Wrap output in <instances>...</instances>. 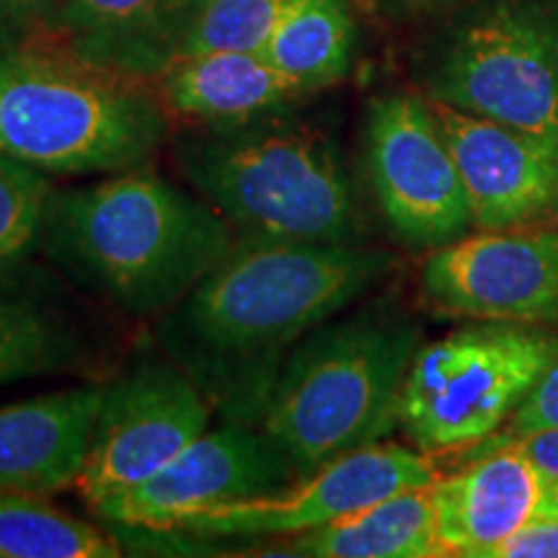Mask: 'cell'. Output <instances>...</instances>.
<instances>
[{
  "label": "cell",
  "instance_id": "obj_18",
  "mask_svg": "<svg viewBox=\"0 0 558 558\" xmlns=\"http://www.w3.org/2000/svg\"><path fill=\"white\" fill-rule=\"evenodd\" d=\"M298 90L262 52H205L179 58L160 75V99L197 124H233L277 114Z\"/></svg>",
  "mask_w": 558,
  "mask_h": 558
},
{
  "label": "cell",
  "instance_id": "obj_7",
  "mask_svg": "<svg viewBox=\"0 0 558 558\" xmlns=\"http://www.w3.org/2000/svg\"><path fill=\"white\" fill-rule=\"evenodd\" d=\"M558 360V331L478 320L416 349L399 424L424 452L463 450L499 432Z\"/></svg>",
  "mask_w": 558,
  "mask_h": 558
},
{
  "label": "cell",
  "instance_id": "obj_20",
  "mask_svg": "<svg viewBox=\"0 0 558 558\" xmlns=\"http://www.w3.org/2000/svg\"><path fill=\"white\" fill-rule=\"evenodd\" d=\"M354 39L357 26L347 0H288L262 54L303 96L344 78Z\"/></svg>",
  "mask_w": 558,
  "mask_h": 558
},
{
  "label": "cell",
  "instance_id": "obj_19",
  "mask_svg": "<svg viewBox=\"0 0 558 558\" xmlns=\"http://www.w3.org/2000/svg\"><path fill=\"white\" fill-rule=\"evenodd\" d=\"M432 484L407 488L369 507L354 509L324 527L279 538L277 554L305 558L442 556Z\"/></svg>",
  "mask_w": 558,
  "mask_h": 558
},
{
  "label": "cell",
  "instance_id": "obj_16",
  "mask_svg": "<svg viewBox=\"0 0 558 558\" xmlns=\"http://www.w3.org/2000/svg\"><path fill=\"white\" fill-rule=\"evenodd\" d=\"M101 396L81 386L0 407V492L52 497L75 486Z\"/></svg>",
  "mask_w": 558,
  "mask_h": 558
},
{
  "label": "cell",
  "instance_id": "obj_17",
  "mask_svg": "<svg viewBox=\"0 0 558 558\" xmlns=\"http://www.w3.org/2000/svg\"><path fill=\"white\" fill-rule=\"evenodd\" d=\"M90 352L86 324L50 271L29 259L0 269V386L73 373Z\"/></svg>",
  "mask_w": 558,
  "mask_h": 558
},
{
  "label": "cell",
  "instance_id": "obj_24",
  "mask_svg": "<svg viewBox=\"0 0 558 558\" xmlns=\"http://www.w3.org/2000/svg\"><path fill=\"white\" fill-rule=\"evenodd\" d=\"M68 0H0V50L60 47Z\"/></svg>",
  "mask_w": 558,
  "mask_h": 558
},
{
  "label": "cell",
  "instance_id": "obj_11",
  "mask_svg": "<svg viewBox=\"0 0 558 558\" xmlns=\"http://www.w3.org/2000/svg\"><path fill=\"white\" fill-rule=\"evenodd\" d=\"M435 478L429 452L373 442L329 460L277 492L192 514L171 533L197 538H290Z\"/></svg>",
  "mask_w": 558,
  "mask_h": 558
},
{
  "label": "cell",
  "instance_id": "obj_22",
  "mask_svg": "<svg viewBox=\"0 0 558 558\" xmlns=\"http://www.w3.org/2000/svg\"><path fill=\"white\" fill-rule=\"evenodd\" d=\"M50 177L0 153V269L32 259L39 251Z\"/></svg>",
  "mask_w": 558,
  "mask_h": 558
},
{
  "label": "cell",
  "instance_id": "obj_1",
  "mask_svg": "<svg viewBox=\"0 0 558 558\" xmlns=\"http://www.w3.org/2000/svg\"><path fill=\"white\" fill-rule=\"evenodd\" d=\"M390 267L362 243L239 235L190 295L156 318L153 339L197 383L222 422L262 427L284 360Z\"/></svg>",
  "mask_w": 558,
  "mask_h": 558
},
{
  "label": "cell",
  "instance_id": "obj_28",
  "mask_svg": "<svg viewBox=\"0 0 558 558\" xmlns=\"http://www.w3.org/2000/svg\"><path fill=\"white\" fill-rule=\"evenodd\" d=\"M463 3V0H383V5L396 13H429L450 5Z\"/></svg>",
  "mask_w": 558,
  "mask_h": 558
},
{
  "label": "cell",
  "instance_id": "obj_29",
  "mask_svg": "<svg viewBox=\"0 0 558 558\" xmlns=\"http://www.w3.org/2000/svg\"><path fill=\"white\" fill-rule=\"evenodd\" d=\"M538 518L558 520V478L546 481V486H543V497H541V505H538Z\"/></svg>",
  "mask_w": 558,
  "mask_h": 558
},
{
  "label": "cell",
  "instance_id": "obj_12",
  "mask_svg": "<svg viewBox=\"0 0 558 558\" xmlns=\"http://www.w3.org/2000/svg\"><path fill=\"white\" fill-rule=\"evenodd\" d=\"M295 478L290 458L262 427L222 422L218 429L202 432L143 484L101 501L94 512L124 530L171 533L192 514L262 497Z\"/></svg>",
  "mask_w": 558,
  "mask_h": 558
},
{
  "label": "cell",
  "instance_id": "obj_9",
  "mask_svg": "<svg viewBox=\"0 0 558 558\" xmlns=\"http://www.w3.org/2000/svg\"><path fill=\"white\" fill-rule=\"evenodd\" d=\"M365 148L375 202L399 241L435 251L471 233L463 181L429 99L414 94L375 99Z\"/></svg>",
  "mask_w": 558,
  "mask_h": 558
},
{
  "label": "cell",
  "instance_id": "obj_4",
  "mask_svg": "<svg viewBox=\"0 0 558 558\" xmlns=\"http://www.w3.org/2000/svg\"><path fill=\"white\" fill-rule=\"evenodd\" d=\"M166 135L169 114L143 81L52 47L0 50V153L45 177L140 169Z\"/></svg>",
  "mask_w": 558,
  "mask_h": 558
},
{
  "label": "cell",
  "instance_id": "obj_13",
  "mask_svg": "<svg viewBox=\"0 0 558 558\" xmlns=\"http://www.w3.org/2000/svg\"><path fill=\"white\" fill-rule=\"evenodd\" d=\"M456 160L476 230L558 220V148L507 124L429 101Z\"/></svg>",
  "mask_w": 558,
  "mask_h": 558
},
{
  "label": "cell",
  "instance_id": "obj_15",
  "mask_svg": "<svg viewBox=\"0 0 558 558\" xmlns=\"http://www.w3.org/2000/svg\"><path fill=\"white\" fill-rule=\"evenodd\" d=\"M205 0H68L58 50L132 81L179 60Z\"/></svg>",
  "mask_w": 558,
  "mask_h": 558
},
{
  "label": "cell",
  "instance_id": "obj_3",
  "mask_svg": "<svg viewBox=\"0 0 558 558\" xmlns=\"http://www.w3.org/2000/svg\"><path fill=\"white\" fill-rule=\"evenodd\" d=\"M277 114L199 124L177 140L173 163L239 235L362 243L357 194L337 145Z\"/></svg>",
  "mask_w": 558,
  "mask_h": 558
},
{
  "label": "cell",
  "instance_id": "obj_6",
  "mask_svg": "<svg viewBox=\"0 0 558 558\" xmlns=\"http://www.w3.org/2000/svg\"><path fill=\"white\" fill-rule=\"evenodd\" d=\"M422 83L429 101L558 148V0H478L442 32Z\"/></svg>",
  "mask_w": 558,
  "mask_h": 558
},
{
  "label": "cell",
  "instance_id": "obj_23",
  "mask_svg": "<svg viewBox=\"0 0 558 558\" xmlns=\"http://www.w3.org/2000/svg\"><path fill=\"white\" fill-rule=\"evenodd\" d=\"M288 0H205L179 58L262 52Z\"/></svg>",
  "mask_w": 558,
  "mask_h": 558
},
{
  "label": "cell",
  "instance_id": "obj_26",
  "mask_svg": "<svg viewBox=\"0 0 558 558\" xmlns=\"http://www.w3.org/2000/svg\"><path fill=\"white\" fill-rule=\"evenodd\" d=\"M484 558H558V520L533 518L488 548Z\"/></svg>",
  "mask_w": 558,
  "mask_h": 558
},
{
  "label": "cell",
  "instance_id": "obj_5",
  "mask_svg": "<svg viewBox=\"0 0 558 558\" xmlns=\"http://www.w3.org/2000/svg\"><path fill=\"white\" fill-rule=\"evenodd\" d=\"M418 329L390 311L329 318L292 349L262 429L298 476L349 450L380 442L399 424Z\"/></svg>",
  "mask_w": 558,
  "mask_h": 558
},
{
  "label": "cell",
  "instance_id": "obj_25",
  "mask_svg": "<svg viewBox=\"0 0 558 558\" xmlns=\"http://www.w3.org/2000/svg\"><path fill=\"white\" fill-rule=\"evenodd\" d=\"M548 427H558V360L543 373V378L535 383V388L530 390V396L522 401V407L514 411L512 418H509V429L494 432L492 437L497 439V442H505V439Z\"/></svg>",
  "mask_w": 558,
  "mask_h": 558
},
{
  "label": "cell",
  "instance_id": "obj_21",
  "mask_svg": "<svg viewBox=\"0 0 558 558\" xmlns=\"http://www.w3.org/2000/svg\"><path fill=\"white\" fill-rule=\"evenodd\" d=\"M104 530L62 512L39 494L0 492V558H114Z\"/></svg>",
  "mask_w": 558,
  "mask_h": 558
},
{
  "label": "cell",
  "instance_id": "obj_14",
  "mask_svg": "<svg viewBox=\"0 0 558 558\" xmlns=\"http://www.w3.org/2000/svg\"><path fill=\"white\" fill-rule=\"evenodd\" d=\"M471 460L432 484L442 556L484 558L538 518L546 478L512 442L471 445Z\"/></svg>",
  "mask_w": 558,
  "mask_h": 558
},
{
  "label": "cell",
  "instance_id": "obj_27",
  "mask_svg": "<svg viewBox=\"0 0 558 558\" xmlns=\"http://www.w3.org/2000/svg\"><path fill=\"white\" fill-rule=\"evenodd\" d=\"M484 442L499 445L497 439H484ZM505 442L518 445V450L541 471L543 478L546 481L558 478V427L527 432V435L505 439Z\"/></svg>",
  "mask_w": 558,
  "mask_h": 558
},
{
  "label": "cell",
  "instance_id": "obj_2",
  "mask_svg": "<svg viewBox=\"0 0 558 558\" xmlns=\"http://www.w3.org/2000/svg\"><path fill=\"white\" fill-rule=\"evenodd\" d=\"M235 230L192 192L148 166L52 190L39 251L122 313L160 318L222 262Z\"/></svg>",
  "mask_w": 558,
  "mask_h": 558
},
{
  "label": "cell",
  "instance_id": "obj_8",
  "mask_svg": "<svg viewBox=\"0 0 558 558\" xmlns=\"http://www.w3.org/2000/svg\"><path fill=\"white\" fill-rule=\"evenodd\" d=\"M213 407L166 354L143 357L104 388L75 488L94 509L143 484L207 432Z\"/></svg>",
  "mask_w": 558,
  "mask_h": 558
},
{
  "label": "cell",
  "instance_id": "obj_10",
  "mask_svg": "<svg viewBox=\"0 0 558 558\" xmlns=\"http://www.w3.org/2000/svg\"><path fill=\"white\" fill-rule=\"evenodd\" d=\"M418 288L445 316L558 331V220L478 230L439 246L424 262Z\"/></svg>",
  "mask_w": 558,
  "mask_h": 558
}]
</instances>
